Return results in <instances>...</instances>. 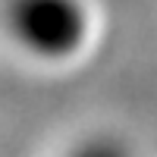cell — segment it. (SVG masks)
I'll return each instance as SVG.
<instances>
[{
  "label": "cell",
  "instance_id": "1",
  "mask_svg": "<svg viewBox=\"0 0 157 157\" xmlns=\"http://www.w3.org/2000/svg\"><path fill=\"white\" fill-rule=\"evenodd\" d=\"M6 29L25 54L57 63L88 41V10L82 0H10Z\"/></svg>",
  "mask_w": 157,
  "mask_h": 157
}]
</instances>
